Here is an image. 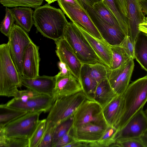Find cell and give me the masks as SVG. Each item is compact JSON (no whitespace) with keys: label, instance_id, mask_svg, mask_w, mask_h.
Listing matches in <instances>:
<instances>
[{"label":"cell","instance_id":"obj_10","mask_svg":"<svg viewBox=\"0 0 147 147\" xmlns=\"http://www.w3.org/2000/svg\"><path fill=\"white\" fill-rule=\"evenodd\" d=\"M147 130V115L142 108L137 112L126 124L117 129L113 138L115 141L140 137Z\"/></svg>","mask_w":147,"mask_h":147},{"label":"cell","instance_id":"obj_44","mask_svg":"<svg viewBox=\"0 0 147 147\" xmlns=\"http://www.w3.org/2000/svg\"><path fill=\"white\" fill-rule=\"evenodd\" d=\"M0 147H7V136L2 127H0Z\"/></svg>","mask_w":147,"mask_h":147},{"label":"cell","instance_id":"obj_31","mask_svg":"<svg viewBox=\"0 0 147 147\" xmlns=\"http://www.w3.org/2000/svg\"><path fill=\"white\" fill-rule=\"evenodd\" d=\"M73 116L63 121L55 127L53 134L52 147L58 141L67 133L73 126Z\"/></svg>","mask_w":147,"mask_h":147},{"label":"cell","instance_id":"obj_39","mask_svg":"<svg viewBox=\"0 0 147 147\" xmlns=\"http://www.w3.org/2000/svg\"><path fill=\"white\" fill-rule=\"evenodd\" d=\"M42 94L29 88L23 90H18L16 96L14 98L18 100H24L36 97Z\"/></svg>","mask_w":147,"mask_h":147},{"label":"cell","instance_id":"obj_34","mask_svg":"<svg viewBox=\"0 0 147 147\" xmlns=\"http://www.w3.org/2000/svg\"><path fill=\"white\" fill-rule=\"evenodd\" d=\"M5 11L4 18L0 24V30L8 37L15 20L11 9L6 7Z\"/></svg>","mask_w":147,"mask_h":147},{"label":"cell","instance_id":"obj_4","mask_svg":"<svg viewBox=\"0 0 147 147\" xmlns=\"http://www.w3.org/2000/svg\"><path fill=\"white\" fill-rule=\"evenodd\" d=\"M63 37L70 45L83 65L103 63L87 39L73 22L71 21L67 23Z\"/></svg>","mask_w":147,"mask_h":147},{"label":"cell","instance_id":"obj_11","mask_svg":"<svg viewBox=\"0 0 147 147\" xmlns=\"http://www.w3.org/2000/svg\"><path fill=\"white\" fill-rule=\"evenodd\" d=\"M59 5L70 20L96 38L105 40L84 9L72 7L64 0H57Z\"/></svg>","mask_w":147,"mask_h":147},{"label":"cell","instance_id":"obj_5","mask_svg":"<svg viewBox=\"0 0 147 147\" xmlns=\"http://www.w3.org/2000/svg\"><path fill=\"white\" fill-rule=\"evenodd\" d=\"M86 98L82 90L57 98L46 118V128L56 126L73 116L80 105Z\"/></svg>","mask_w":147,"mask_h":147},{"label":"cell","instance_id":"obj_45","mask_svg":"<svg viewBox=\"0 0 147 147\" xmlns=\"http://www.w3.org/2000/svg\"><path fill=\"white\" fill-rule=\"evenodd\" d=\"M72 7L81 9L84 8L80 0H64Z\"/></svg>","mask_w":147,"mask_h":147},{"label":"cell","instance_id":"obj_40","mask_svg":"<svg viewBox=\"0 0 147 147\" xmlns=\"http://www.w3.org/2000/svg\"><path fill=\"white\" fill-rule=\"evenodd\" d=\"M120 44L124 48L128 55L135 59L134 45L131 40L129 36H126Z\"/></svg>","mask_w":147,"mask_h":147},{"label":"cell","instance_id":"obj_50","mask_svg":"<svg viewBox=\"0 0 147 147\" xmlns=\"http://www.w3.org/2000/svg\"><path fill=\"white\" fill-rule=\"evenodd\" d=\"M48 3L50 4L52 3L57 1V0H45Z\"/></svg>","mask_w":147,"mask_h":147},{"label":"cell","instance_id":"obj_30","mask_svg":"<svg viewBox=\"0 0 147 147\" xmlns=\"http://www.w3.org/2000/svg\"><path fill=\"white\" fill-rule=\"evenodd\" d=\"M87 65L90 74L98 83L108 78V67L104 64L96 63Z\"/></svg>","mask_w":147,"mask_h":147},{"label":"cell","instance_id":"obj_7","mask_svg":"<svg viewBox=\"0 0 147 147\" xmlns=\"http://www.w3.org/2000/svg\"><path fill=\"white\" fill-rule=\"evenodd\" d=\"M73 118L74 127L90 124L108 126L103 115L101 106L96 101L87 98L76 111Z\"/></svg>","mask_w":147,"mask_h":147},{"label":"cell","instance_id":"obj_32","mask_svg":"<svg viewBox=\"0 0 147 147\" xmlns=\"http://www.w3.org/2000/svg\"><path fill=\"white\" fill-rule=\"evenodd\" d=\"M43 0H0V2L6 7H30L34 8L42 4Z\"/></svg>","mask_w":147,"mask_h":147},{"label":"cell","instance_id":"obj_38","mask_svg":"<svg viewBox=\"0 0 147 147\" xmlns=\"http://www.w3.org/2000/svg\"><path fill=\"white\" fill-rule=\"evenodd\" d=\"M56 126H49L46 128L44 135L38 147H52L53 134Z\"/></svg>","mask_w":147,"mask_h":147},{"label":"cell","instance_id":"obj_12","mask_svg":"<svg viewBox=\"0 0 147 147\" xmlns=\"http://www.w3.org/2000/svg\"><path fill=\"white\" fill-rule=\"evenodd\" d=\"M131 57L119 67L111 70L108 67V78L110 85L118 95H122L128 86L134 66Z\"/></svg>","mask_w":147,"mask_h":147},{"label":"cell","instance_id":"obj_15","mask_svg":"<svg viewBox=\"0 0 147 147\" xmlns=\"http://www.w3.org/2000/svg\"><path fill=\"white\" fill-rule=\"evenodd\" d=\"M55 76L53 95L55 99L82 90L80 80L70 71L65 75H61L58 74Z\"/></svg>","mask_w":147,"mask_h":147},{"label":"cell","instance_id":"obj_22","mask_svg":"<svg viewBox=\"0 0 147 147\" xmlns=\"http://www.w3.org/2000/svg\"><path fill=\"white\" fill-rule=\"evenodd\" d=\"M17 25L29 32L34 24L33 10L30 7H18L11 9Z\"/></svg>","mask_w":147,"mask_h":147},{"label":"cell","instance_id":"obj_23","mask_svg":"<svg viewBox=\"0 0 147 147\" xmlns=\"http://www.w3.org/2000/svg\"><path fill=\"white\" fill-rule=\"evenodd\" d=\"M117 95L107 78L98 83L95 92L94 100L103 108Z\"/></svg>","mask_w":147,"mask_h":147},{"label":"cell","instance_id":"obj_14","mask_svg":"<svg viewBox=\"0 0 147 147\" xmlns=\"http://www.w3.org/2000/svg\"><path fill=\"white\" fill-rule=\"evenodd\" d=\"M54 41L56 45L55 52L60 61L65 63L70 72L80 80V71L83 64L63 37Z\"/></svg>","mask_w":147,"mask_h":147},{"label":"cell","instance_id":"obj_3","mask_svg":"<svg viewBox=\"0 0 147 147\" xmlns=\"http://www.w3.org/2000/svg\"><path fill=\"white\" fill-rule=\"evenodd\" d=\"M20 75L11 57L8 43L0 45V95L15 97L21 84Z\"/></svg>","mask_w":147,"mask_h":147},{"label":"cell","instance_id":"obj_1","mask_svg":"<svg viewBox=\"0 0 147 147\" xmlns=\"http://www.w3.org/2000/svg\"><path fill=\"white\" fill-rule=\"evenodd\" d=\"M33 17L37 31L43 36L54 40L63 37L68 22L61 9L46 3L35 9Z\"/></svg>","mask_w":147,"mask_h":147},{"label":"cell","instance_id":"obj_24","mask_svg":"<svg viewBox=\"0 0 147 147\" xmlns=\"http://www.w3.org/2000/svg\"><path fill=\"white\" fill-rule=\"evenodd\" d=\"M80 80L86 98L94 100L95 92L98 83L90 74L87 64L83 65L81 67Z\"/></svg>","mask_w":147,"mask_h":147},{"label":"cell","instance_id":"obj_20","mask_svg":"<svg viewBox=\"0 0 147 147\" xmlns=\"http://www.w3.org/2000/svg\"><path fill=\"white\" fill-rule=\"evenodd\" d=\"M107 126L90 124L75 127L72 126L70 129V132L75 140L95 142L101 137Z\"/></svg>","mask_w":147,"mask_h":147},{"label":"cell","instance_id":"obj_26","mask_svg":"<svg viewBox=\"0 0 147 147\" xmlns=\"http://www.w3.org/2000/svg\"><path fill=\"white\" fill-rule=\"evenodd\" d=\"M28 112L7 106L6 104L0 105V127H4L9 123L26 114Z\"/></svg>","mask_w":147,"mask_h":147},{"label":"cell","instance_id":"obj_43","mask_svg":"<svg viewBox=\"0 0 147 147\" xmlns=\"http://www.w3.org/2000/svg\"><path fill=\"white\" fill-rule=\"evenodd\" d=\"M91 142L74 140L65 147H87L91 146Z\"/></svg>","mask_w":147,"mask_h":147},{"label":"cell","instance_id":"obj_28","mask_svg":"<svg viewBox=\"0 0 147 147\" xmlns=\"http://www.w3.org/2000/svg\"><path fill=\"white\" fill-rule=\"evenodd\" d=\"M112 56L111 70L116 69L122 65L130 57L121 44L111 45Z\"/></svg>","mask_w":147,"mask_h":147},{"label":"cell","instance_id":"obj_17","mask_svg":"<svg viewBox=\"0 0 147 147\" xmlns=\"http://www.w3.org/2000/svg\"><path fill=\"white\" fill-rule=\"evenodd\" d=\"M126 1L129 36L134 45L136 39L140 32L139 30V25L142 22L145 14L142 11L139 0H126Z\"/></svg>","mask_w":147,"mask_h":147},{"label":"cell","instance_id":"obj_6","mask_svg":"<svg viewBox=\"0 0 147 147\" xmlns=\"http://www.w3.org/2000/svg\"><path fill=\"white\" fill-rule=\"evenodd\" d=\"M8 38L11 57L18 72L22 75L24 55L28 45L32 41L27 32L15 24Z\"/></svg>","mask_w":147,"mask_h":147},{"label":"cell","instance_id":"obj_37","mask_svg":"<svg viewBox=\"0 0 147 147\" xmlns=\"http://www.w3.org/2000/svg\"><path fill=\"white\" fill-rule=\"evenodd\" d=\"M7 147H29V139L7 136Z\"/></svg>","mask_w":147,"mask_h":147},{"label":"cell","instance_id":"obj_41","mask_svg":"<svg viewBox=\"0 0 147 147\" xmlns=\"http://www.w3.org/2000/svg\"><path fill=\"white\" fill-rule=\"evenodd\" d=\"M74 140H75L70 133L69 130L58 141L53 147H65L67 145Z\"/></svg>","mask_w":147,"mask_h":147},{"label":"cell","instance_id":"obj_35","mask_svg":"<svg viewBox=\"0 0 147 147\" xmlns=\"http://www.w3.org/2000/svg\"><path fill=\"white\" fill-rule=\"evenodd\" d=\"M117 129L115 127L108 125L103 135L97 141L99 147H114L116 142L113 138Z\"/></svg>","mask_w":147,"mask_h":147},{"label":"cell","instance_id":"obj_27","mask_svg":"<svg viewBox=\"0 0 147 147\" xmlns=\"http://www.w3.org/2000/svg\"><path fill=\"white\" fill-rule=\"evenodd\" d=\"M102 2L114 16L121 29L125 35L129 36V26L127 18L121 12L115 0H102Z\"/></svg>","mask_w":147,"mask_h":147},{"label":"cell","instance_id":"obj_18","mask_svg":"<svg viewBox=\"0 0 147 147\" xmlns=\"http://www.w3.org/2000/svg\"><path fill=\"white\" fill-rule=\"evenodd\" d=\"M21 84L27 88L31 89L42 94L53 96L56 76H38L33 78L21 77Z\"/></svg>","mask_w":147,"mask_h":147},{"label":"cell","instance_id":"obj_52","mask_svg":"<svg viewBox=\"0 0 147 147\" xmlns=\"http://www.w3.org/2000/svg\"><path fill=\"white\" fill-rule=\"evenodd\" d=\"M140 1H144L146 0H139Z\"/></svg>","mask_w":147,"mask_h":147},{"label":"cell","instance_id":"obj_2","mask_svg":"<svg viewBox=\"0 0 147 147\" xmlns=\"http://www.w3.org/2000/svg\"><path fill=\"white\" fill-rule=\"evenodd\" d=\"M123 110L117 129L123 127L147 102V76L129 84L123 94Z\"/></svg>","mask_w":147,"mask_h":147},{"label":"cell","instance_id":"obj_42","mask_svg":"<svg viewBox=\"0 0 147 147\" xmlns=\"http://www.w3.org/2000/svg\"><path fill=\"white\" fill-rule=\"evenodd\" d=\"M117 5L122 14L127 17V4L126 0H115Z\"/></svg>","mask_w":147,"mask_h":147},{"label":"cell","instance_id":"obj_13","mask_svg":"<svg viewBox=\"0 0 147 147\" xmlns=\"http://www.w3.org/2000/svg\"><path fill=\"white\" fill-rule=\"evenodd\" d=\"M55 100L53 96L42 94L24 100L14 98L6 104L7 106L28 112L46 113L50 111Z\"/></svg>","mask_w":147,"mask_h":147},{"label":"cell","instance_id":"obj_48","mask_svg":"<svg viewBox=\"0 0 147 147\" xmlns=\"http://www.w3.org/2000/svg\"><path fill=\"white\" fill-rule=\"evenodd\" d=\"M144 147H147V130L140 137Z\"/></svg>","mask_w":147,"mask_h":147},{"label":"cell","instance_id":"obj_33","mask_svg":"<svg viewBox=\"0 0 147 147\" xmlns=\"http://www.w3.org/2000/svg\"><path fill=\"white\" fill-rule=\"evenodd\" d=\"M46 121V119L40 120L35 130L29 140V147H38L45 133Z\"/></svg>","mask_w":147,"mask_h":147},{"label":"cell","instance_id":"obj_49","mask_svg":"<svg viewBox=\"0 0 147 147\" xmlns=\"http://www.w3.org/2000/svg\"><path fill=\"white\" fill-rule=\"evenodd\" d=\"M89 5L93 6L94 4L99 2L102 1V0H85Z\"/></svg>","mask_w":147,"mask_h":147},{"label":"cell","instance_id":"obj_8","mask_svg":"<svg viewBox=\"0 0 147 147\" xmlns=\"http://www.w3.org/2000/svg\"><path fill=\"white\" fill-rule=\"evenodd\" d=\"M84 9L98 30L103 39L111 45H120L126 35L120 27L112 26L103 20L92 6L85 0H80Z\"/></svg>","mask_w":147,"mask_h":147},{"label":"cell","instance_id":"obj_47","mask_svg":"<svg viewBox=\"0 0 147 147\" xmlns=\"http://www.w3.org/2000/svg\"><path fill=\"white\" fill-rule=\"evenodd\" d=\"M140 2L143 13L147 15V0L140 1Z\"/></svg>","mask_w":147,"mask_h":147},{"label":"cell","instance_id":"obj_36","mask_svg":"<svg viewBox=\"0 0 147 147\" xmlns=\"http://www.w3.org/2000/svg\"><path fill=\"white\" fill-rule=\"evenodd\" d=\"M115 147H144L140 137L128 138L116 142Z\"/></svg>","mask_w":147,"mask_h":147},{"label":"cell","instance_id":"obj_19","mask_svg":"<svg viewBox=\"0 0 147 147\" xmlns=\"http://www.w3.org/2000/svg\"><path fill=\"white\" fill-rule=\"evenodd\" d=\"M73 22L87 39L103 63L110 68L112 56L110 45L105 40H101L96 38L79 26Z\"/></svg>","mask_w":147,"mask_h":147},{"label":"cell","instance_id":"obj_21","mask_svg":"<svg viewBox=\"0 0 147 147\" xmlns=\"http://www.w3.org/2000/svg\"><path fill=\"white\" fill-rule=\"evenodd\" d=\"M123 110V94L118 95L103 108V115L108 125L116 127Z\"/></svg>","mask_w":147,"mask_h":147},{"label":"cell","instance_id":"obj_46","mask_svg":"<svg viewBox=\"0 0 147 147\" xmlns=\"http://www.w3.org/2000/svg\"><path fill=\"white\" fill-rule=\"evenodd\" d=\"M140 31L147 34V17L144 16L142 22L139 25Z\"/></svg>","mask_w":147,"mask_h":147},{"label":"cell","instance_id":"obj_16","mask_svg":"<svg viewBox=\"0 0 147 147\" xmlns=\"http://www.w3.org/2000/svg\"><path fill=\"white\" fill-rule=\"evenodd\" d=\"M39 49V47L33 42L28 45L23 60L22 76L23 77L33 78L39 76L40 58Z\"/></svg>","mask_w":147,"mask_h":147},{"label":"cell","instance_id":"obj_51","mask_svg":"<svg viewBox=\"0 0 147 147\" xmlns=\"http://www.w3.org/2000/svg\"><path fill=\"white\" fill-rule=\"evenodd\" d=\"M145 112L146 114V115H147V109H146V110H145Z\"/></svg>","mask_w":147,"mask_h":147},{"label":"cell","instance_id":"obj_9","mask_svg":"<svg viewBox=\"0 0 147 147\" xmlns=\"http://www.w3.org/2000/svg\"><path fill=\"white\" fill-rule=\"evenodd\" d=\"M42 111L28 112L25 115L11 122L4 127L5 135L29 140L39 122Z\"/></svg>","mask_w":147,"mask_h":147},{"label":"cell","instance_id":"obj_29","mask_svg":"<svg viewBox=\"0 0 147 147\" xmlns=\"http://www.w3.org/2000/svg\"><path fill=\"white\" fill-rule=\"evenodd\" d=\"M92 7L96 13L107 23L112 26L120 27L114 16L102 1L95 3Z\"/></svg>","mask_w":147,"mask_h":147},{"label":"cell","instance_id":"obj_25","mask_svg":"<svg viewBox=\"0 0 147 147\" xmlns=\"http://www.w3.org/2000/svg\"><path fill=\"white\" fill-rule=\"evenodd\" d=\"M135 59L147 72V34L140 32L134 44Z\"/></svg>","mask_w":147,"mask_h":147}]
</instances>
